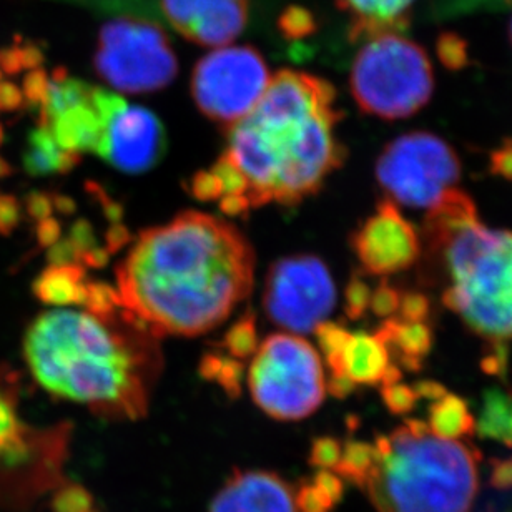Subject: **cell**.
<instances>
[{
  "instance_id": "obj_1",
  "label": "cell",
  "mask_w": 512,
  "mask_h": 512,
  "mask_svg": "<svg viewBox=\"0 0 512 512\" xmlns=\"http://www.w3.org/2000/svg\"><path fill=\"white\" fill-rule=\"evenodd\" d=\"M255 252L232 223L185 212L138 235L115 270L122 308L155 338L222 325L253 286Z\"/></svg>"
},
{
  "instance_id": "obj_2",
  "label": "cell",
  "mask_w": 512,
  "mask_h": 512,
  "mask_svg": "<svg viewBox=\"0 0 512 512\" xmlns=\"http://www.w3.org/2000/svg\"><path fill=\"white\" fill-rule=\"evenodd\" d=\"M336 90L316 75L280 70L255 109L228 130L227 153L247 178L252 207L296 205L345 163Z\"/></svg>"
},
{
  "instance_id": "obj_3",
  "label": "cell",
  "mask_w": 512,
  "mask_h": 512,
  "mask_svg": "<svg viewBox=\"0 0 512 512\" xmlns=\"http://www.w3.org/2000/svg\"><path fill=\"white\" fill-rule=\"evenodd\" d=\"M155 336L132 313L45 311L29 326L24 356L34 380L57 398L100 414L138 418L160 368Z\"/></svg>"
},
{
  "instance_id": "obj_4",
  "label": "cell",
  "mask_w": 512,
  "mask_h": 512,
  "mask_svg": "<svg viewBox=\"0 0 512 512\" xmlns=\"http://www.w3.org/2000/svg\"><path fill=\"white\" fill-rule=\"evenodd\" d=\"M378 461L365 489L378 512H469L479 491V453L434 436L426 421L406 419L376 436Z\"/></svg>"
},
{
  "instance_id": "obj_5",
  "label": "cell",
  "mask_w": 512,
  "mask_h": 512,
  "mask_svg": "<svg viewBox=\"0 0 512 512\" xmlns=\"http://www.w3.org/2000/svg\"><path fill=\"white\" fill-rule=\"evenodd\" d=\"M434 256L449 285L443 305L491 343L512 340V232L471 223Z\"/></svg>"
},
{
  "instance_id": "obj_6",
  "label": "cell",
  "mask_w": 512,
  "mask_h": 512,
  "mask_svg": "<svg viewBox=\"0 0 512 512\" xmlns=\"http://www.w3.org/2000/svg\"><path fill=\"white\" fill-rule=\"evenodd\" d=\"M350 89L365 114L408 119L433 97V65L423 47L401 32L371 35L351 65Z\"/></svg>"
},
{
  "instance_id": "obj_7",
  "label": "cell",
  "mask_w": 512,
  "mask_h": 512,
  "mask_svg": "<svg viewBox=\"0 0 512 512\" xmlns=\"http://www.w3.org/2000/svg\"><path fill=\"white\" fill-rule=\"evenodd\" d=\"M248 388L258 408L281 421L308 418L326 396V378L315 346L301 336L266 338L248 370Z\"/></svg>"
},
{
  "instance_id": "obj_8",
  "label": "cell",
  "mask_w": 512,
  "mask_h": 512,
  "mask_svg": "<svg viewBox=\"0 0 512 512\" xmlns=\"http://www.w3.org/2000/svg\"><path fill=\"white\" fill-rule=\"evenodd\" d=\"M95 70L110 87L125 94H148L172 84L177 55L167 34L142 19L110 20L100 29Z\"/></svg>"
},
{
  "instance_id": "obj_9",
  "label": "cell",
  "mask_w": 512,
  "mask_h": 512,
  "mask_svg": "<svg viewBox=\"0 0 512 512\" xmlns=\"http://www.w3.org/2000/svg\"><path fill=\"white\" fill-rule=\"evenodd\" d=\"M461 178L458 153L443 138L411 132L394 138L376 162V180L388 200L409 208H429Z\"/></svg>"
},
{
  "instance_id": "obj_10",
  "label": "cell",
  "mask_w": 512,
  "mask_h": 512,
  "mask_svg": "<svg viewBox=\"0 0 512 512\" xmlns=\"http://www.w3.org/2000/svg\"><path fill=\"white\" fill-rule=\"evenodd\" d=\"M270 79L258 50L250 45L222 47L193 70V100L203 115L230 130L255 109Z\"/></svg>"
},
{
  "instance_id": "obj_11",
  "label": "cell",
  "mask_w": 512,
  "mask_h": 512,
  "mask_svg": "<svg viewBox=\"0 0 512 512\" xmlns=\"http://www.w3.org/2000/svg\"><path fill=\"white\" fill-rule=\"evenodd\" d=\"M335 305V281L320 258L288 256L270 266L263 306L271 323L291 333H311Z\"/></svg>"
},
{
  "instance_id": "obj_12",
  "label": "cell",
  "mask_w": 512,
  "mask_h": 512,
  "mask_svg": "<svg viewBox=\"0 0 512 512\" xmlns=\"http://www.w3.org/2000/svg\"><path fill=\"white\" fill-rule=\"evenodd\" d=\"M366 275L393 276L413 268L423 253L421 235L396 203L383 200L350 238Z\"/></svg>"
},
{
  "instance_id": "obj_13",
  "label": "cell",
  "mask_w": 512,
  "mask_h": 512,
  "mask_svg": "<svg viewBox=\"0 0 512 512\" xmlns=\"http://www.w3.org/2000/svg\"><path fill=\"white\" fill-rule=\"evenodd\" d=\"M167 150V133L157 115L122 97L110 110L99 155L124 173H143L155 167Z\"/></svg>"
},
{
  "instance_id": "obj_14",
  "label": "cell",
  "mask_w": 512,
  "mask_h": 512,
  "mask_svg": "<svg viewBox=\"0 0 512 512\" xmlns=\"http://www.w3.org/2000/svg\"><path fill=\"white\" fill-rule=\"evenodd\" d=\"M160 10L173 29L208 47L230 44L248 22V0H160Z\"/></svg>"
},
{
  "instance_id": "obj_15",
  "label": "cell",
  "mask_w": 512,
  "mask_h": 512,
  "mask_svg": "<svg viewBox=\"0 0 512 512\" xmlns=\"http://www.w3.org/2000/svg\"><path fill=\"white\" fill-rule=\"evenodd\" d=\"M210 512H305L300 488L275 473H235L213 499Z\"/></svg>"
},
{
  "instance_id": "obj_16",
  "label": "cell",
  "mask_w": 512,
  "mask_h": 512,
  "mask_svg": "<svg viewBox=\"0 0 512 512\" xmlns=\"http://www.w3.org/2000/svg\"><path fill=\"white\" fill-rule=\"evenodd\" d=\"M476 222L479 217L473 198L459 188H449L433 207H429L421 230V242L426 243L429 253L434 256L459 230Z\"/></svg>"
},
{
  "instance_id": "obj_17",
  "label": "cell",
  "mask_w": 512,
  "mask_h": 512,
  "mask_svg": "<svg viewBox=\"0 0 512 512\" xmlns=\"http://www.w3.org/2000/svg\"><path fill=\"white\" fill-rule=\"evenodd\" d=\"M376 335L388 346L394 365L411 373L421 371L433 350L434 331L429 321H406L391 316L381 323Z\"/></svg>"
},
{
  "instance_id": "obj_18",
  "label": "cell",
  "mask_w": 512,
  "mask_h": 512,
  "mask_svg": "<svg viewBox=\"0 0 512 512\" xmlns=\"http://www.w3.org/2000/svg\"><path fill=\"white\" fill-rule=\"evenodd\" d=\"M350 17L353 40H365L383 32L406 29L409 10L416 0H338Z\"/></svg>"
},
{
  "instance_id": "obj_19",
  "label": "cell",
  "mask_w": 512,
  "mask_h": 512,
  "mask_svg": "<svg viewBox=\"0 0 512 512\" xmlns=\"http://www.w3.org/2000/svg\"><path fill=\"white\" fill-rule=\"evenodd\" d=\"M393 366L388 346L373 333H351L343 356V371L355 384L375 386L383 384L389 368Z\"/></svg>"
},
{
  "instance_id": "obj_20",
  "label": "cell",
  "mask_w": 512,
  "mask_h": 512,
  "mask_svg": "<svg viewBox=\"0 0 512 512\" xmlns=\"http://www.w3.org/2000/svg\"><path fill=\"white\" fill-rule=\"evenodd\" d=\"M85 275L87 271L82 263L50 265L35 278L32 291L45 305L57 308L84 305Z\"/></svg>"
},
{
  "instance_id": "obj_21",
  "label": "cell",
  "mask_w": 512,
  "mask_h": 512,
  "mask_svg": "<svg viewBox=\"0 0 512 512\" xmlns=\"http://www.w3.org/2000/svg\"><path fill=\"white\" fill-rule=\"evenodd\" d=\"M9 375L0 368V468L24 461L29 449L30 431L17 411V394Z\"/></svg>"
},
{
  "instance_id": "obj_22",
  "label": "cell",
  "mask_w": 512,
  "mask_h": 512,
  "mask_svg": "<svg viewBox=\"0 0 512 512\" xmlns=\"http://www.w3.org/2000/svg\"><path fill=\"white\" fill-rule=\"evenodd\" d=\"M80 158L82 155L62 150L49 128L39 125L30 132L22 163L30 177H47L52 173H69L79 165Z\"/></svg>"
},
{
  "instance_id": "obj_23",
  "label": "cell",
  "mask_w": 512,
  "mask_h": 512,
  "mask_svg": "<svg viewBox=\"0 0 512 512\" xmlns=\"http://www.w3.org/2000/svg\"><path fill=\"white\" fill-rule=\"evenodd\" d=\"M429 431L441 439L459 441L476 433V419L466 399L446 393L429 406Z\"/></svg>"
},
{
  "instance_id": "obj_24",
  "label": "cell",
  "mask_w": 512,
  "mask_h": 512,
  "mask_svg": "<svg viewBox=\"0 0 512 512\" xmlns=\"http://www.w3.org/2000/svg\"><path fill=\"white\" fill-rule=\"evenodd\" d=\"M476 429L483 439H493L512 448V389L489 388L483 394Z\"/></svg>"
},
{
  "instance_id": "obj_25",
  "label": "cell",
  "mask_w": 512,
  "mask_h": 512,
  "mask_svg": "<svg viewBox=\"0 0 512 512\" xmlns=\"http://www.w3.org/2000/svg\"><path fill=\"white\" fill-rule=\"evenodd\" d=\"M376 461H378V453H376L375 444L350 439L341 446L340 463L333 473L363 488L371 469L375 468Z\"/></svg>"
},
{
  "instance_id": "obj_26",
  "label": "cell",
  "mask_w": 512,
  "mask_h": 512,
  "mask_svg": "<svg viewBox=\"0 0 512 512\" xmlns=\"http://www.w3.org/2000/svg\"><path fill=\"white\" fill-rule=\"evenodd\" d=\"M203 380L213 381L227 391L228 396H238L242 389V361L218 353H208L200 361Z\"/></svg>"
},
{
  "instance_id": "obj_27",
  "label": "cell",
  "mask_w": 512,
  "mask_h": 512,
  "mask_svg": "<svg viewBox=\"0 0 512 512\" xmlns=\"http://www.w3.org/2000/svg\"><path fill=\"white\" fill-rule=\"evenodd\" d=\"M313 333L316 335L321 355L325 358L331 375H345V371H343V356H345L346 345H348L351 336L348 328L340 325V323L323 321V323L316 326Z\"/></svg>"
},
{
  "instance_id": "obj_28",
  "label": "cell",
  "mask_w": 512,
  "mask_h": 512,
  "mask_svg": "<svg viewBox=\"0 0 512 512\" xmlns=\"http://www.w3.org/2000/svg\"><path fill=\"white\" fill-rule=\"evenodd\" d=\"M258 346L260 345H258L255 315L248 311L237 323L230 326L223 340V348L235 360L243 361L255 355Z\"/></svg>"
},
{
  "instance_id": "obj_29",
  "label": "cell",
  "mask_w": 512,
  "mask_h": 512,
  "mask_svg": "<svg viewBox=\"0 0 512 512\" xmlns=\"http://www.w3.org/2000/svg\"><path fill=\"white\" fill-rule=\"evenodd\" d=\"M84 306L92 315L107 318L122 310L119 291L104 281H89L85 288Z\"/></svg>"
},
{
  "instance_id": "obj_30",
  "label": "cell",
  "mask_w": 512,
  "mask_h": 512,
  "mask_svg": "<svg viewBox=\"0 0 512 512\" xmlns=\"http://www.w3.org/2000/svg\"><path fill=\"white\" fill-rule=\"evenodd\" d=\"M381 399L384 406L388 408L393 416H408L418 406L419 398L411 384H404L401 381L396 383L383 384L381 386Z\"/></svg>"
},
{
  "instance_id": "obj_31",
  "label": "cell",
  "mask_w": 512,
  "mask_h": 512,
  "mask_svg": "<svg viewBox=\"0 0 512 512\" xmlns=\"http://www.w3.org/2000/svg\"><path fill=\"white\" fill-rule=\"evenodd\" d=\"M371 286L366 283L361 275L351 276L345 290V313L350 320L358 321L365 318L370 311Z\"/></svg>"
},
{
  "instance_id": "obj_32",
  "label": "cell",
  "mask_w": 512,
  "mask_h": 512,
  "mask_svg": "<svg viewBox=\"0 0 512 512\" xmlns=\"http://www.w3.org/2000/svg\"><path fill=\"white\" fill-rule=\"evenodd\" d=\"M212 172L217 175L218 180L222 183L223 195H235V193H245L247 195V178L227 152L218 158L217 163L213 165Z\"/></svg>"
},
{
  "instance_id": "obj_33",
  "label": "cell",
  "mask_w": 512,
  "mask_h": 512,
  "mask_svg": "<svg viewBox=\"0 0 512 512\" xmlns=\"http://www.w3.org/2000/svg\"><path fill=\"white\" fill-rule=\"evenodd\" d=\"M399 300H401V290L389 285L388 281H381L371 293L370 311L386 320L398 313Z\"/></svg>"
},
{
  "instance_id": "obj_34",
  "label": "cell",
  "mask_w": 512,
  "mask_h": 512,
  "mask_svg": "<svg viewBox=\"0 0 512 512\" xmlns=\"http://www.w3.org/2000/svg\"><path fill=\"white\" fill-rule=\"evenodd\" d=\"M431 301L419 291H401V300L396 316L406 321H429Z\"/></svg>"
},
{
  "instance_id": "obj_35",
  "label": "cell",
  "mask_w": 512,
  "mask_h": 512,
  "mask_svg": "<svg viewBox=\"0 0 512 512\" xmlns=\"http://www.w3.org/2000/svg\"><path fill=\"white\" fill-rule=\"evenodd\" d=\"M341 446L343 443L335 438L316 439L311 448V464L318 469L335 471L336 466L340 463Z\"/></svg>"
},
{
  "instance_id": "obj_36",
  "label": "cell",
  "mask_w": 512,
  "mask_h": 512,
  "mask_svg": "<svg viewBox=\"0 0 512 512\" xmlns=\"http://www.w3.org/2000/svg\"><path fill=\"white\" fill-rule=\"evenodd\" d=\"M188 190L200 202H215L223 197L222 183L212 170H202L193 175Z\"/></svg>"
},
{
  "instance_id": "obj_37",
  "label": "cell",
  "mask_w": 512,
  "mask_h": 512,
  "mask_svg": "<svg viewBox=\"0 0 512 512\" xmlns=\"http://www.w3.org/2000/svg\"><path fill=\"white\" fill-rule=\"evenodd\" d=\"M49 75L45 74L44 69L29 70V74L25 75L24 85H22V94L27 104L37 105L40 107L45 94H47V87H49Z\"/></svg>"
},
{
  "instance_id": "obj_38",
  "label": "cell",
  "mask_w": 512,
  "mask_h": 512,
  "mask_svg": "<svg viewBox=\"0 0 512 512\" xmlns=\"http://www.w3.org/2000/svg\"><path fill=\"white\" fill-rule=\"evenodd\" d=\"M489 172L494 177L512 182V138H504L489 155Z\"/></svg>"
},
{
  "instance_id": "obj_39",
  "label": "cell",
  "mask_w": 512,
  "mask_h": 512,
  "mask_svg": "<svg viewBox=\"0 0 512 512\" xmlns=\"http://www.w3.org/2000/svg\"><path fill=\"white\" fill-rule=\"evenodd\" d=\"M22 212L20 203L12 195H0V235L9 237L19 227Z\"/></svg>"
},
{
  "instance_id": "obj_40",
  "label": "cell",
  "mask_w": 512,
  "mask_h": 512,
  "mask_svg": "<svg viewBox=\"0 0 512 512\" xmlns=\"http://www.w3.org/2000/svg\"><path fill=\"white\" fill-rule=\"evenodd\" d=\"M69 240L79 253V258H82L85 252H89L90 248L97 247L94 227L84 218H80L70 227Z\"/></svg>"
},
{
  "instance_id": "obj_41",
  "label": "cell",
  "mask_w": 512,
  "mask_h": 512,
  "mask_svg": "<svg viewBox=\"0 0 512 512\" xmlns=\"http://www.w3.org/2000/svg\"><path fill=\"white\" fill-rule=\"evenodd\" d=\"M491 346H493V350L484 356L483 361H481V368L488 375L503 378L508 373V350H506V343H491Z\"/></svg>"
},
{
  "instance_id": "obj_42",
  "label": "cell",
  "mask_w": 512,
  "mask_h": 512,
  "mask_svg": "<svg viewBox=\"0 0 512 512\" xmlns=\"http://www.w3.org/2000/svg\"><path fill=\"white\" fill-rule=\"evenodd\" d=\"M25 212L34 222H40L45 218L52 217L54 205H52V195L44 192H30L25 197Z\"/></svg>"
},
{
  "instance_id": "obj_43",
  "label": "cell",
  "mask_w": 512,
  "mask_h": 512,
  "mask_svg": "<svg viewBox=\"0 0 512 512\" xmlns=\"http://www.w3.org/2000/svg\"><path fill=\"white\" fill-rule=\"evenodd\" d=\"M25 104L22 89L7 80L0 79V114L2 112H17Z\"/></svg>"
},
{
  "instance_id": "obj_44",
  "label": "cell",
  "mask_w": 512,
  "mask_h": 512,
  "mask_svg": "<svg viewBox=\"0 0 512 512\" xmlns=\"http://www.w3.org/2000/svg\"><path fill=\"white\" fill-rule=\"evenodd\" d=\"M50 265H72V263H80L79 253L75 250L74 245L69 238L54 243L47 252Z\"/></svg>"
},
{
  "instance_id": "obj_45",
  "label": "cell",
  "mask_w": 512,
  "mask_h": 512,
  "mask_svg": "<svg viewBox=\"0 0 512 512\" xmlns=\"http://www.w3.org/2000/svg\"><path fill=\"white\" fill-rule=\"evenodd\" d=\"M489 483L493 488L501 489V491L512 488V458L491 461Z\"/></svg>"
},
{
  "instance_id": "obj_46",
  "label": "cell",
  "mask_w": 512,
  "mask_h": 512,
  "mask_svg": "<svg viewBox=\"0 0 512 512\" xmlns=\"http://www.w3.org/2000/svg\"><path fill=\"white\" fill-rule=\"evenodd\" d=\"M35 235H37V242H39L40 247L50 248L62 238V225H60L57 218H45V220L37 222Z\"/></svg>"
},
{
  "instance_id": "obj_47",
  "label": "cell",
  "mask_w": 512,
  "mask_h": 512,
  "mask_svg": "<svg viewBox=\"0 0 512 512\" xmlns=\"http://www.w3.org/2000/svg\"><path fill=\"white\" fill-rule=\"evenodd\" d=\"M132 242V233L125 227L124 223H112V227L105 233V250L114 255L119 253L122 248L127 247Z\"/></svg>"
},
{
  "instance_id": "obj_48",
  "label": "cell",
  "mask_w": 512,
  "mask_h": 512,
  "mask_svg": "<svg viewBox=\"0 0 512 512\" xmlns=\"http://www.w3.org/2000/svg\"><path fill=\"white\" fill-rule=\"evenodd\" d=\"M250 208H252V203H250L245 193L223 195L220 198V210L227 217H247Z\"/></svg>"
},
{
  "instance_id": "obj_49",
  "label": "cell",
  "mask_w": 512,
  "mask_h": 512,
  "mask_svg": "<svg viewBox=\"0 0 512 512\" xmlns=\"http://www.w3.org/2000/svg\"><path fill=\"white\" fill-rule=\"evenodd\" d=\"M414 391L418 394L419 399H426L429 403H433L436 399L441 398L444 394L448 393L443 384L438 381L423 380L413 384Z\"/></svg>"
},
{
  "instance_id": "obj_50",
  "label": "cell",
  "mask_w": 512,
  "mask_h": 512,
  "mask_svg": "<svg viewBox=\"0 0 512 512\" xmlns=\"http://www.w3.org/2000/svg\"><path fill=\"white\" fill-rule=\"evenodd\" d=\"M356 384L346 375H331L326 381V391H330L336 398H348L355 391Z\"/></svg>"
},
{
  "instance_id": "obj_51",
  "label": "cell",
  "mask_w": 512,
  "mask_h": 512,
  "mask_svg": "<svg viewBox=\"0 0 512 512\" xmlns=\"http://www.w3.org/2000/svg\"><path fill=\"white\" fill-rule=\"evenodd\" d=\"M110 253L102 247H94L90 248L89 252H85L80 258V263L85 266V268H94V270H100V268H105V266L109 265L110 261Z\"/></svg>"
},
{
  "instance_id": "obj_52",
  "label": "cell",
  "mask_w": 512,
  "mask_h": 512,
  "mask_svg": "<svg viewBox=\"0 0 512 512\" xmlns=\"http://www.w3.org/2000/svg\"><path fill=\"white\" fill-rule=\"evenodd\" d=\"M52 205H54L55 212H59L60 215H72L77 207L72 198L62 195V193L52 195Z\"/></svg>"
},
{
  "instance_id": "obj_53",
  "label": "cell",
  "mask_w": 512,
  "mask_h": 512,
  "mask_svg": "<svg viewBox=\"0 0 512 512\" xmlns=\"http://www.w3.org/2000/svg\"><path fill=\"white\" fill-rule=\"evenodd\" d=\"M12 175V167H10V163L5 160V158L0 157V180L2 178H7Z\"/></svg>"
},
{
  "instance_id": "obj_54",
  "label": "cell",
  "mask_w": 512,
  "mask_h": 512,
  "mask_svg": "<svg viewBox=\"0 0 512 512\" xmlns=\"http://www.w3.org/2000/svg\"><path fill=\"white\" fill-rule=\"evenodd\" d=\"M4 142V130H2V125H0V145Z\"/></svg>"
},
{
  "instance_id": "obj_55",
  "label": "cell",
  "mask_w": 512,
  "mask_h": 512,
  "mask_svg": "<svg viewBox=\"0 0 512 512\" xmlns=\"http://www.w3.org/2000/svg\"><path fill=\"white\" fill-rule=\"evenodd\" d=\"M511 40H512V20H511Z\"/></svg>"
}]
</instances>
